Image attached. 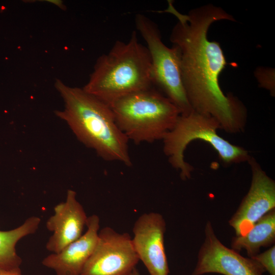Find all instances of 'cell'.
Returning <instances> with one entry per match:
<instances>
[{
	"label": "cell",
	"instance_id": "cell-1",
	"mask_svg": "<svg viewBox=\"0 0 275 275\" xmlns=\"http://www.w3.org/2000/svg\"><path fill=\"white\" fill-rule=\"evenodd\" d=\"M164 12L177 18L170 40L179 49L181 78L187 98L195 112L214 118L221 129L236 133L244 129L247 110L231 93L225 95L219 77L227 65L220 44L208 38L210 25L223 20L236 21L222 8L207 4L183 14L169 2Z\"/></svg>",
	"mask_w": 275,
	"mask_h": 275
},
{
	"label": "cell",
	"instance_id": "cell-2",
	"mask_svg": "<svg viewBox=\"0 0 275 275\" xmlns=\"http://www.w3.org/2000/svg\"><path fill=\"white\" fill-rule=\"evenodd\" d=\"M55 88L64 102L55 112L77 139L104 160L131 165L129 140L118 126L110 106L83 89L57 79Z\"/></svg>",
	"mask_w": 275,
	"mask_h": 275
},
{
	"label": "cell",
	"instance_id": "cell-3",
	"mask_svg": "<svg viewBox=\"0 0 275 275\" xmlns=\"http://www.w3.org/2000/svg\"><path fill=\"white\" fill-rule=\"evenodd\" d=\"M152 85L150 53L133 31L127 42L117 41L108 53L97 59L82 89L109 105L123 96Z\"/></svg>",
	"mask_w": 275,
	"mask_h": 275
},
{
	"label": "cell",
	"instance_id": "cell-4",
	"mask_svg": "<svg viewBox=\"0 0 275 275\" xmlns=\"http://www.w3.org/2000/svg\"><path fill=\"white\" fill-rule=\"evenodd\" d=\"M109 105L121 130L136 144L162 140L181 115L166 96L152 87L123 96Z\"/></svg>",
	"mask_w": 275,
	"mask_h": 275
},
{
	"label": "cell",
	"instance_id": "cell-5",
	"mask_svg": "<svg viewBox=\"0 0 275 275\" xmlns=\"http://www.w3.org/2000/svg\"><path fill=\"white\" fill-rule=\"evenodd\" d=\"M218 122L213 117L193 111L180 115L174 128L162 139L163 150L172 166L180 171L183 180L190 178L193 167L184 160V152L189 143L196 139L203 140L216 151L225 164L248 161L251 156L243 148L233 145L220 136Z\"/></svg>",
	"mask_w": 275,
	"mask_h": 275
},
{
	"label": "cell",
	"instance_id": "cell-6",
	"mask_svg": "<svg viewBox=\"0 0 275 275\" xmlns=\"http://www.w3.org/2000/svg\"><path fill=\"white\" fill-rule=\"evenodd\" d=\"M134 20L150 53L152 84L177 107L181 115L189 114L193 110L182 80L179 49L174 45L167 46L157 24L146 16L138 14Z\"/></svg>",
	"mask_w": 275,
	"mask_h": 275
},
{
	"label": "cell",
	"instance_id": "cell-7",
	"mask_svg": "<svg viewBox=\"0 0 275 275\" xmlns=\"http://www.w3.org/2000/svg\"><path fill=\"white\" fill-rule=\"evenodd\" d=\"M139 261L130 236L106 227L80 275H129Z\"/></svg>",
	"mask_w": 275,
	"mask_h": 275
},
{
	"label": "cell",
	"instance_id": "cell-8",
	"mask_svg": "<svg viewBox=\"0 0 275 275\" xmlns=\"http://www.w3.org/2000/svg\"><path fill=\"white\" fill-rule=\"evenodd\" d=\"M205 239L192 275L209 273L223 275H263L266 271L256 260L244 257L224 245L215 234L211 223L205 227Z\"/></svg>",
	"mask_w": 275,
	"mask_h": 275
},
{
	"label": "cell",
	"instance_id": "cell-9",
	"mask_svg": "<svg viewBox=\"0 0 275 275\" xmlns=\"http://www.w3.org/2000/svg\"><path fill=\"white\" fill-rule=\"evenodd\" d=\"M249 163L252 178L250 189L229 221L236 235L247 233L254 224L275 208V182L252 157Z\"/></svg>",
	"mask_w": 275,
	"mask_h": 275
},
{
	"label": "cell",
	"instance_id": "cell-10",
	"mask_svg": "<svg viewBox=\"0 0 275 275\" xmlns=\"http://www.w3.org/2000/svg\"><path fill=\"white\" fill-rule=\"evenodd\" d=\"M166 230L165 220L157 212L143 214L134 224L133 248L150 275H169L170 272L164 245Z\"/></svg>",
	"mask_w": 275,
	"mask_h": 275
},
{
	"label": "cell",
	"instance_id": "cell-11",
	"mask_svg": "<svg viewBox=\"0 0 275 275\" xmlns=\"http://www.w3.org/2000/svg\"><path fill=\"white\" fill-rule=\"evenodd\" d=\"M53 210V214L46 223L47 229L53 233L46 249L58 253L82 235L88 217L76 199V192L72 189L68 190L65 201L57 204Z\"/></svg>",
	"mask_w": 275,
	"mask_h": 275
},
{
	"label": "cell",
	"instance_id": "cell-12",
	"mask_svg": "<svg viewBox=\"0 0 275 275\" xmlns=\"http://www.w3.org/2000/svg\"><path fill=\"white\" fill-rule=\"evenodd\" d=\"M99 224L98 215L89 216L85 233L60 252L45 257L42 265L53 270L57 275H80L97 245Z\"/></svg>",
	"mask_w": 275,
	"mask_h": 275
},
{
	"label": "cell",
	"instance_id": "cell-13",
	"mask_svg": "<svg viewBox=\"0 0 275 275\" xmlns=\"http://www.w3.org/2000/svg\"><path fill=\"white\" fill-rule=\"evenodd\" d=\"M274 240L275 208L261 217L245 234L233 237L231 245L238 252L245 250L251 257L258 254L261 247L268 246Z\"/></svg>",
	"mask_w": 275,
	"mask_h": 275
},
{
	"label": "cell",
	"instance_id": "cell-14",
	"mask_svg": "<svg viewBox=\"0 0 275 275\" xmlns=\"http://www.w3.org/2000/svg\"><path fill=\"white\" fill-rule=\"evenodd\" d=\"M40 222V217L32 216L15 229L0 230V267L21 272L20 266L22 261L16 252V245L21 238L35 233Z\"/></svg>",
	"mask_w": 275,
	"mask_h": 275
},
{
	"label": "cell",
	"instance_id": "cell-15",
	"mask_svg": "<svg viewBox=\"0 0 275 275\" xmlns=\"http://www.w3.org/2000/svg\"><path fill=\"white\" fill-rule=\"evenodd\" d=\"M274 69L268 67H258L255 71L256 76L260 87L270 92V94L275 95Z\"/></svg>",
	"mask_w": 275,
	"mask_h": 275
},
{
	"label": "cell",
	"instance_id": "cell-16",
	"mask_svg": "<svg viewBox=\"0 0 275 275\" xmlns=\"http://www.w3.org/2000/svg\"><path fill=\"white\" fill-rule=\"evenodd\" d=\"M257 261L270 275H275V245L262 253L251 257Z\"/></svg>",
	"mask_w": 275,
	"mask_h": 275
},
{
	"label": "cell",
	"instance_id": "cell-17",
	"mask_svg": "<svg viewBox=\"0 0 275 275\" xmlns=\"http://www.w3.org/2000/svg\"><path fill=\"white\" fill-rule=\"evenodd\" d=\"M0 275H23L21 272L10 270L0 267Z\"/></svg>",
	"mask_w": 275,
	"mask_h": 275
},
{
	"label": "cell",
	"instance_id": "cell-18",
	"mask_svg": "<svg viewBox=\"0 0 275 275\" xmlns=\"http://www.w3.org/2000/svg\"><path fill=\"white\" fill-rule=\"evenodd\" d=\"M129 275H140L138 270L134 268Z\"/></svg>",
	"mask_w": 275,
	"mask_h": 275
}]
</instances>
